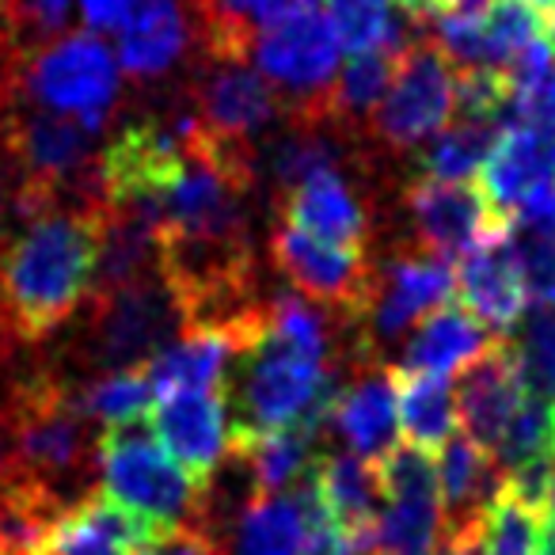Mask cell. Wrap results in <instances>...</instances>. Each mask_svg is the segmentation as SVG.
I'll use <instances>...</instances> for the list:
<instances>
[{
	"label": "cell",
	"instance_id": "obj_34",
	"mask_svg": "<svg viewBox=\"0 0 555 555\" xmlns=\"http://www.w3.org/2000/svg\"><path fill=\"white\" fill-rule=\"evenodd\" d=\"M540 529H544L540 509L525 506L521 499L502 491V499L494 502L491 514H487L479 555H537Z\"/></svg>",
	"mask_w": 555,
	"mask_h": 555
},
{
	"label": "cell",
	"instance_id": "obj_39",
	"mask_svg": "<svg viewBox=\"0 0 555 555\" xmlns=\"http://www.w3.org/2000/svg\"><path fill=\"white\" fill-rule=\"evenodd\" d=\"M138 555H217V552L198 537V532L183 529V532H176V537H164L160 544L141 547Z\"/></svg>",
	"mask_w": 555,
	"mask_h": 555
},
{
	"label": "cell",
	"instance_id": "obj_42",
	"mask_svg": "<svg viewBox=\"0 0 555 555\" xmlns=\"http://www.w3.org/2000/svg\"><path fill=\"white\" fill-rule=\"evenodd\" d=\"M544 4H547V9H555V0H544Z\"/></svg>",
	"mask_w": 555,
	"mask_h": 555
},
{
	"label": "cell",
	"instance_id": "obj_38",
	"mask_svg": "<svg viewBox=\"0 0 555 555\" xmlns=\"http://www.w3.org/2000/svg\"><path fill=\"white\" fill-rule=\"evenodd\" d=\"M514 122H537V126L555 130V62H552V69H547V77L537 85V92H532L525 103H517Z\"/></svg>",
	"mask_w": 555,
	"mask_h": 555
},
{
	"label": "cell",
	"instance_id": "obj_5",
	"mask_svg": "<svg viewBox=\"0 0 555 555\" xmlns=\"http://www.w3.org/2000/svg\"><path fill=\"white\" fill-rule=\"evenodd\" d=\"M95 472L103 499L145 517L164 537L191 529L198 517L202 487L164 453L145 423L107 426L95 446Z\"/></svg>",
	"mask_w": 555,
	"mask_h": 555
},
{
	"label": "cell",
	"instance_id": "obj_4",
	"mask_svg": "<svg viewBox=\"0 0 555 555\" xmlns=\"http://www.w3.org/2000/svg\"><path fill=\"white\" fill-rule=\"evenodd\" d=\"M332 373L335 365L301 354L274 335H262L251 350L232 362L221 388L224 415H229V449L301 423Z\"/></svg>",
	"mask_w": 555,
	"mask_h": 555
},
{
	"label": "cell",
	"instance_id": "obj_14",
	"mask_svg": "<svg viewBox=\"0 0 555 555\" xmlns=\"http://www.w3.org/2000/svg\"><path fill=\"white\" fill-rule=\"evenodd\" d=\"M186 100H191L202 130L224 141H244V145H251L255 133H262L274 118H282L274 88L247 62L198 57V73L186 88Z\"/></svg>",
	"mask_w": 555,
	"mask_h": 555
},
{
	"label": "cell",
	"instance_id": "obj_41",
	"mask_svg": "<svg viewBox=\"0 0 555 555\" xmlns=\"http://www.w3.org/2000/svg\"><path fill=\"white\" fill-rule=\"evenodd\" d=\"M540 517H547L544 525H552V529H555V468H552V483H547V494H544V509H540Z\"/></svg>",
	"mask_w": 555,
	"mask_h": 555
},
{
	"label": "cell",
	"instance_id": "obj_9",
	"mask_svg": "<svg viewBox=\"0 0 555 555\" xmlns=\"http://www.w3.org/2000/svg\"><path fill=\"white\" fill-rule=\"evenodd\" d=\"M194 130L198 118L183 107L168 115H141L118 126L111 145L100 153L103 202L115 206V202L164 198V191L183 176Z\"/></svg>",
	"mask_w": 555,
	"mask_h": 555
},
{
	"label": "cell",
	"instance_id": "obj_36",
	"mask_svg": "<svg viewBox=\"0 0 555 555\" xmlns=\"http://www.w3.org/2000/svg\"><path fill=\"white\" fill-rule=\"evenodd\" d=\"M20 186H24V176H20L9 145L0 141V244L20 229Z\"/></svg>",
	"mask_w": 555,
	"mask_h": 555
},
{
	"label": "cell",
	"instance_id": "obj_3",
	"mask_svg": "<svg viewBox=\"0 0 555 555\" xmlns=\"http://www.w3.org/2000/svg\"><path fill=\"white\" fill-rule=\"evenodd\" d=\"M4 103H27V107L62 115L95 138L122 111L118 62L103 35L65 31L42 47L16 54Z\"/></svg>",
	"mask_w": 555,
	"mask_h": 555
},
{
	"label": "cell",
	"instance_id": "obj_31",
	"mask_svg": "<svg viewBox=\"0 0 555 555\" xmlns=\"http://www.w3.org/2000/svg\"><path fill=\"white\" fill-rule=\"evenodd\" d=\"M247 456L255 479V494L259 499H274V494H286V487L294 483L305 472V464L312 461V449L317 441L301 430V426H286V430L262 434V438L247 441V446H232Z\"/></svg>",
	"mask_w": 555,
	"mask_h": 555
},
{
	"label": "cell",
	"instance_id": "obj_25",
	"mask_svg": "<svg viewBox=\"0 0 555 555\" xmlns=\"http://www.w3.org/2000/svg\"><path fill=\"white\" fill-rule=\"evenodd\" d=\"M244 354L229 335L221 332H183L164 354L145 365L153 380L156 400H168L179 392H209L224 388L232 362Z\"/></svg>",
	"mask_w": 555,
	"mask_h": 555
},
{
	"label": "cell",
	"instance_id": "obj_27",
	"mask_svg": "<svg viewBox=\"0 0 555 555\" xmlns=\"http://www.w3.org/2000/svg\"><path fill=\"white\" fill-rule=\"evenodd\" d=\"M396 415L408 446L423 453H438L456 430V388L449 377H423V373L396 370Z\"/></svg>",
	"mask_w": 555,
	"mask_h": 555
},
{
	"label": "cell",
	"instance_id": "obj_1",
	"mask_svg": "<svg viewBox=\"0 0 555 555\" xmlns=\"http://www.w3.org/2000/svg\"><path fill=\"white\" fill-rule=\"evenodd\" d=\"M103 209V206H100ZM100 209L57 206L0 244V343L35 350L65 332L95 282Z\"/></svg>",
	"mask_w": 555,
	"mask_h": 555
},
{
	"label": "cell",
	"instance_id": "obj_11",
	"mask_svg": "<svg viewBox=\"0 0 555 555\" xmlns=\"http://www.w3.org/2000/svg\"><path fill=\"white\" fill-rule=\"evenodd\" d=\"M278 221L294 224L305 236L320 244L343 247V251H373L380 209L373 202L370 186L347 168H320L289 194L270 202Z\"/></svg>",
	"mask_w": 555,
	"mask_h": 555
},
{
	"label": "cell",
	"instance_id": "obj_29",
	"mask_svg": "<svg viewBox=\"0 0 555 555\" xmlns=\"http://www.w3.org/2000/svg\"><path fill=\"white\" fill-rule=\"evenodd\" d=\"M73 385V380H69ZM73 400L85 411L88 423L107 426H133V423H149L156 408V392L149 370H118V373H103V377H88L73 385Z\"/></svg>",
	"mask_w": 555,
	"mask_h": 555
},
{
	"label": "cell",
	"instance_id": "obj_23",
	"mask_svg": "<svg viewBox=\"0 0 555 555\" xmlns=\"http://www.w3.org/2000/svg\"><path fill=\"white\" fill-rule=\"evenodd\" d=\"M499 343L476 317L461 309V305H441L426 320H418L403 339V354L396 370L403 373H423V377H453L464 373L479 354Z\"/></svg>",
	"mask_w": 555,
	"mask_h": 555
},
{
	"label": "cell",
	"instance_id": "obj_21",
	"mask_svg": "<svg viewBox=\"0 0 555 555\" xmlns=\"http://www.w3.org/2000/svg\"><path fill=\"white\" fill-rule=\"evenodd\" d=\"M194 24L183 0H141L118 31L115 62L138 88L164 80L191 50Z\"/></svg>",
	"mask_w": 555,
	"mask_h": 555
},
{
	"label": "cell",
	"instance_id": "obj_10",
	"mask_svg": "<svg viewBox=\"0 0 555 555\" xmlns=\"http://www.w3.org/2000/svg\"><path fill=\"white\" fill-rule=\"evenodd\" d=\"M380 514L373 532L377 555H426L441 540V499L434 456L415 446H392L377 461Z\"/></svg>",
	"mask_w": 555,
	"mask_h": 555
},
{
	"label": "cell",
	"instance_id": "obj_43",
	"mask_svg": "<svg viewBox=\"0 0 555 555\" xmlns=\"http://www.w3.org/2000/svg\"><path fill=\"white\" fill-rule=\"evenodd\" d=\"M365 555H377V552H365Z\"/></svg>",
	"mask_w": 555,
	"mask_h": 555
},
{
	"label": "cell",
	"instance_id": "obj_19",
	"mask_svg": "<svg viewBox=\"0 0 555 555\" xmlns=\"http://www.w3.org/2000/svg\"><path fill=\"white\" fill-rule=\"evenodd\" d=\"M544 186H555V130L537 122L506 126L479 168L483 198L494 214L514 217V209Z\"/></svg>",
	"mask_w": 555,
	"mask_h": 555
},
{
	"label": "cell",
	"instance_id": "obj_18",
	"mask_svg": "<svg viewBox=\"0 0 555 555\" xmlns=\"http://www.w3.org/2000/svg\"><path fill=\"white\" fill-rule=\"evenodd\" d=\"M506 232H509V221H502V224H494L487 236H479L476 247L461 259L456 282H453L456 305H461L468 317H476L491 335H499V339H506L509 327L529 309L521 278H517L514 259H509Z\"/></svg>",
	"mask_w": 555,
	"mask_h": 555
},
{
	"label": "cell",
	"instance_id": "obj_12",
	"mask_svg": "<svg viewBox=\"0 0 555 555\" xmlns=\"http://www.w3.org/2000/svg\"><path fill=\"white\" fill-rule=\"evenodd\" d=\"M270 262L309 301L343 312L354 324L362 320L373 282V251H343V247L320 244L294 224L278 221L270 232Z\"/></svg>",
	"mask_w": 555,
	"mask_h": 555
},
{
	"label": "cell",
	"instance_id": "obj_13",
	"mask_svg": "<svg viewBox=\"0 0 555 555\" xmlns=\"http://www.w3.org/2000/svg\"><path fill=\"white\" fill-rule=\"evenodd\" d=\"M403 214L411 224V244L426 255L453 262L476 247L479 236L509 217L494 214L479 183H441V179H415L403 191Z\"/></svg>",
	"mask_w": 555,
	"mask_h": 555
},
{
	"label": "cell",
	"instance_id": "obj_22",
	"mask_svg": "<svg viewBox=\"0 0 555 555\" xmlns=\"http://www.w3.org/2000/svg\"><path fill=\"white\" fill-rule=\"evenodd\" d=\"M160 540L164 532L145 517L130 514L103 494H92L57 517L39 555H138L141 547H153Z\"/></svg>",
	"mask_w": 555,
	"mask_h": 555
},
{
	"label": "cell",
	"instance_id": "obj_35",
	"mask_svg": "<svg viewBox=\"0 0 555 555\" xmlns=\"http://www.w3.org/2000/svg\"><path fill=\"white\" fill-rule=\"evenodd\" d=\"M506 244L517 278H521L525 301L532 309H555V244L540 240L537 232L517 229L514 221H509Z\"/></svg>",
	"mask_w": 555,
	"mask_h": 555
},
{
	"label": "cell",
	"instance_id": "obj_8",
	"mask_svg": "<svg viewBox=\"0 0 555 555\" xmlns=\"http://www.w3.org/2000/svg\"><path fill=\"white\" fill-rule=\"evenodd\" d=\"M453 282H456L453 262L438 259V255H426L411 240L392 244L385 255L373 247V282H370L362 320H358L365 354L380 362V350L388 343L403 339L418 320H426L441 305H449Z\"/></svg>",
	"mask_w": 555,
	"mask_h": 555
},
{
	"label": "cell",
	"instance_id": "obj_30",
	"mask_svg": "<svg viewBox=\"0 0 555 555\" xmlns=\"http://www.w3.org/2000/svg\"><path fill=\"white\" fill-rule=\"evenodd\" d=\"M327 24H332L335 39L350 54H365V50H408V31L396 20L392 0H327L324 9Z\"/></svg>",
	"mask_w": 555,
	"mask_h": 555
},
{
	"label": "cell",
	"instance_id": "obj_17",
	"mask_svg": "<svg viewBox=\"0 0 555 555\" xmlns=\"http://www.w3.org/2000/svg\"><path fill=\"white\" fill-rule=\"evenodd\" d=\"M441 499V537L483 540L487 514L506 491V472L468 438H449L434 456Z\"/></svg>",
	"mask_w": 555,
	"mask_h": 555
},
{
	"label": "cell",
	"instance_id": "obj_16",
	"mask_svg": "<svg viewBox=\"0 0 555 555\" xmlns=\"http://www.w3.org/2000/svg\"><path fill=\"white\" fill-rule=\"evenodd\" d=\"M153 434L164 446V453L186 472L198 487L214 479L221 468L224 453H229V415H224V392L209 388V392H179L168 400H156Z\"/></svg>",
	"mask_w": 555,
	"mask_h": 555
},
{
	"label": "cell",
	"instance_id": "obj_28",
	"mask_svg": "<svg viewBox=\"0 0 555 555\" xmlns=\"http://www.w3.org/2000/svg\"><path fill=\"white\" fill-rule=\"evenodd\" d=\"M499 133H502L499 118L453 115V122L418 153V171H423V179L468 183V179L483 168L487 156H491Z\"/></svg>",
	"mask_w": 555,
	"mask_h": 555
},
{
	"label": "cell",
	"instance_id": "obj_6",
	"mask_svg": "<svg viewBox=\"0 0 555 555\" xmlns=\"http://www.w3.org/2000/svg\"><path fill=\"white\" fill-rule=\"evenodd\" d=\"M339 39L324 9H305L255 35L251 57L259 77L274 88L289 126H332L327 103L339 77Z\"/></svg>",
	"mask_w": 555,
	"mask_h": 555
},
{
	"label": "cell",
	"instance_id": "obj_32",
	"mask_svg": "<svg viewBox=\"0 0 555 555\" xmlns=\"http://www.w3.org/2000/svg\"><path fill=\"white\" fill-rule=\"evenodd\" d=\"M301 521L289 494L255 499L236 525V555H297Z\"/></svg>",
	"mask_w": 555,
	"mask_h": 555
},
{
	"label": "cell",
	"instance_id": "obj_24",
	"mask_svg": "<svg viewBox=\"0 0 555 555\" xmlns=\"http://www.w3.org/2000/svg\"><path fill=\"white\" fill-rule=\"evenodd\" d=\"M317 479L327 509H332L335 521L354 540V555L373 552V532H377V514H380L377 464L362 461L354 453H320Z\"/></svg>",
	"mask_w": 555,
	"mask_h": 555
},
{
	"label": "cell",
	"instance_id": "obj_40",
	"mask_svg": "<svg viewBox=\"0 0 555 555\" xmlns=\"http://www.w3.org/2000/svg\"><path fill=\"white\" fill-rule=\"evenodd\" d=\"M396 4H400L411 20H418V24H423V20L434 16V4H438V0H396Z\"/></svg>",
	"mask_w": 555,
	"mask_h": 555
},
{
	"label": "cell",
	"instance_id": "obj_33",
	"mask_svg": "<svg viewBox=\"0 0 555 555\" xmlns=\"http://www.w3.org/2000/svg\"><path fill=\"white\" fill-rule=\"evenodd\" d=\"M517 370L529 396L555 403V309H532L514 343Z\"/></svg>",
	"mask_w": 555,
	"mask_h": 555
},
{
	"label": "cell",
	"instance_id": "obj_15",
	"mask_svg": "<svg viewBox=\"0 0 555 555\" xmlns=\"http://www.w3.org/2000/svg\"><path fill=\"white\" fill-rule=\"evenodd\" d=\"M525 400H529V388H525L514 343L506 335L487 354H479L456 380V418L464 426V438L494 453Z\"/></svg>",
	"mask_w": 555,
	"mask_h": 555
},
{
	"label": "cell",
	"instance_id": "obj_37",
	"mask_svg": "<svg viewBox=\"0 0 555 555\" xmlns=\"http://www.w3.org/2000/svg\"><path fill=\"white\" fill-rule=\"evenodd\" d=\"M141 0H80V16H85V31H115L130 20V12Z\"/></svg>",
	"mask_w": 555,
	"mask_h": 555
},
{
	"label": "cell",
	"instance_id": "obj_26",
	"mask_svg": "<svg viewBox=\"0 0 555 555\" xmlns=\"http://www.w3.org/2000/svg\"><path fill=\"white\" fill-rule=\"evenodd\" d=\"M403 50H365V54H350V62L339 69L332 85V103H327V122L343 133V138L358 141L370 122V115L380 107L388 85L396 77Z\"/></svg>",
	"mask_w": 555,
	"mask_h": 555
},
{
	"label": "cell",
	"instance_id": "obj_2",
	"mask_svg": "<svg viewBox=\"0 0 555 555\" xmlns=\"http://www.w3.org/2000/svg\"><path fill=\"white\" fill-rule=\"evenodd\" d=\"M65 327V347L50 365L65 380H80V373L103 377L141 370L186 332V320L164 274H153L115 294L88 297V305Z\"/></svg>",
	"mask_w": 555,
	"mask_h": 555
},
{
	"label": "cell",
	"instance_id": "obj_20",
	"mask_svg": "<svg viewBox=\"0 0 555 555\" xmlns=\"http://www.w3.org/2000/svg\"><path fill=\"white\" fill-rule=\"evenodd\" d=\"M332 430L350 446V453L377 464L396 446V373L388 362H358L343 385L332 411Z\"/></svg>",
	"mask_w": 555,
	"mask_h": 555
},
{
	"label": "cell",
	"instance_id": "obj_7",
	"mask_svg": "<svg viewBox=\"0 0 555 555\" xmlns=\"http://www.w3.org/2000/svg\"><path fill=\"white\" fill-rule=\"evenodd\" d=\"M456 115V69L434 39H415L400 54L380 107L370 115L365 145L408 156L430 145Z\"/></svg>",
	"mask_w": 555,
	"mask_h": 555
}]
</instances>
